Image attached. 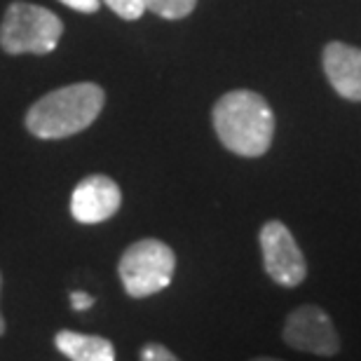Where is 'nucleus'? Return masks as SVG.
Masks as SVG:
<instances>
[{
	"mask_svg": "<svg viewBox=\"0 0 361 361\" xmlns=\"http://www.w3.org/2000/svg\"><path fill=\"white\" fill-rule=\"evenodd\" d=\"M0 286H3V277H0ZM5 334V322H3V314H0V336Z\"/></svg>",
	"mask_w": 361,
	"mask_h": 361,
	"instance_id": "nucleus-15",
	"label": "nucleus"
},
{
	"mask_svg": "<svg viewBox=\"0 0 361 361\" xmlns=\"http://www.w3.org/2000/svg\"><path fill=\"white\" fill-rule=\"evenodd\" d=\"M143 5L162 19H183L195 10L197 0H143Z\"/></svg>",
	"mask_w": 361,
	"mask_h": 361,
	"instance_id": "nucleus-10",
	"label": "nucleus"
},
{
	"mask_svg": "<svg viewBox=\"0 0 361 361\" xmlns=\"http://www.w3.org/2000/svg\"><path fill=\"white\" fill-rule=\"evenodd\" d=\"M54 345L61 355L73 361H115V348L111 341L101 336H85L75 331H59Z\"/></svg>",
	"mask_w": 361,
	"mask_h": 361,
	"instance_id": "nucleus-9",
	"label": "nucleus"
},
{
	"mask_svg": "<svg viewBox=\"0 0 361 361\" xmlns=\"http://www.w3.org/2000/svg\"><path fill=\"white\" fill-rule=\"evenodd\" d=\"M251 361H281V359H274V357H256V359H251Z\"/></svg>",
	"mask_w": 361,
	"mask_h": 361,
	"instance_id": "nucleus-16",
	"label": "nucleus"
},
{
	"mask_svg": "<svg viewBox=\"0 0 361 361\" xmlns=\"http://www.w3.org/2000/svg\"><path fill=\"white\" fill-rule=\"evenodd\" d=\"M141 361H180L174 352L167 350L160 343H148L141 350Z\"/></svg>",
	"mask_w": 361,
	"mask_h": 361,
	"instance_id": "nucleus-12",
	"label": "nucleus"
},
{
	"mask_svg": "<svg viewBox=\"0 0 361 361\" xmlns=\"http://www.w3.org/2000/svg\"><path fill=\"white\" fill-rule=\"evenodd\" d=\"M122 204L120 185L104 174L82 178L71 195V214L82 226L104 223L118 214Z\"/></svg>",
	"mask_w": 361,
	"mask_h": 361,
	"instance_id": "nucleus-7",
	"label": "nucleus"
},
{
	"mask_svg": "<svg viewBox=\"0 0 361 361\" xmlns=\"http://www.w3.org/2000/svg\"><path fill=\"white\" fill-rule=\"evenodd\" d=\"M284 341L288 348L319 357H334L341 350V338L336 334L334 322L317 305H302L288 314Z\"/></svg>",
	"mask_w": 361,
	"mask_h": 361,
	"instance_id": "nucleus-6",
	"label": "nucleus"
},
{
	"mask_svg": "<svg viewBox=\"0 0 361 361\" xmlns=\"http://www.w3.org/2000/svg\"><path fill=\"white\" fill-rule=\"evenodd\" d=\"M176 256L160 240H139L120 258L118 272L125 291L132 298H148L171 284Z\"/></svg>",
	"mask_w": 361,
	"mask_h": 361,
	"instance_id": "nucleus-4",
	"label": "nucleus"
},
{
	"mask_svg": "<svg viewBox=\"0 0 361 361\" xmlns=\"http://www.w3.org/2000/svg\"><path fill=\"white\" fill-rule=\"evenodd\" d=\"M214 129L230 153L261 157L274 139V115L261 94L251 90L228 92L214 106Z\"/></svg>",
	"mask_w": 361,
	"mask_h": 361,
	"instance_id": "nucleus-1",
	"label": "nucleus"
},
{
	"mask_svg": "<svg viewBox=\"0 0 361 361\" xmlns=\"http://www.w3.org/2000/svg\"><path fill=\"white\" fill-rule=\"evenodd\" d=\"M59 3L68 5L71 10H75V12L92 14V12H97V10H99L101 0H59Z\"/></svg>",
	"mask_w": 361,
	"mask_h": 361,
	"instance_id": "nucleus-13",
	"label": "nucleus"
},
{
	"mask_svg": "<svg viewBox=\"0 0 361 361\" xmlns=\"http://www.w3.org/2000/svg\"><path fill=\"white\" fill-rule=\"evenodd\" d=\"M261 251H263V265L265 272L270 274L272 281L279 286H298L307 274L305 256L300 247L295 244L291 230L279 221H268L261 228Z\"/></svg>",
	"mask_w": 361,
	"mask_h": 361,
	"instance_id": "nucleus-5",
	"label": "nucleus"
},
{
	"mask_svg": "<svg viewBox=\"0 0 361 361\" xmlns=\"http://www.w3.org/2000/svg\"><path fill=\"white\" fill-rule=\"evenodd\" d=\"M324 71L343 99L361 101V49L345 42H329L324 49Z\"/></svg>",
	"mask_w": 361,
	"mask_h": 361,
	"instance_id": "nucleus-8",
	"label": "nucleus"
},
{
	"mask_svg": "<svg viewBox=\"0 0 361 361\" xmlns=\"http://www.w3.org/2000/svg\"><path fill=\"white\" fill-rule=\"evenodd\" d=\"M106 94L94 82H75L45 94L28 108L26 129L38 139H66L99 118Z\"/></svg>",
	"mask_w": 361,
	"mask_h": 361,
	"instance_id": "nucleus-2",
	"label": "nucleus"
},
{
	"mask_svg": "<svg viewBox=\"0 0 361 361\" xmlns=\"http://www.w3.org/2000/svg\"><path fill=\"white\" fill-rule=\"evenodd\" d=\"M71 305H73V310H78V312H85V310H90L94 305V298L85 291H73L71 293Z\"/></svg>",
	"mask_w": 361,
	"mask_h": 361,
	"instance_id": "nucleus-14",
	"label": "nucleus"
},
{
	"mask_svg": "<svg viewBox=\"0 0 361 361\" xmlns=\"http://www.w3.org/2000/svg\"><path fill=\"white\" fill-rule=\"evenodd\" d=\"M63 24L47 7L12 3L0 24V47L7 54H49L61 40Z\"/></svg>",
	"mask_w": 361,
	"mask_h": 361,
	"instance_id": "nucleus-3",
	"label": "nucleus"
},
{
	"mask_svg": "<svg viewBox=\"0 0 361 361\" xmlns=\"http://www.w3.org/2000/svg\"><path fill=\"white\" fill-rule=\"evenodd\" d=\"M104 3L111 7V10L118 14L122 19H141L143 12H146V5H143V0H104Z\"/></svg>",
	"mask_w": 361,
	"mask_h": 361,
	"instance_id": "nucleus-11",
	"label": "nucleus"
}]
</instances>
